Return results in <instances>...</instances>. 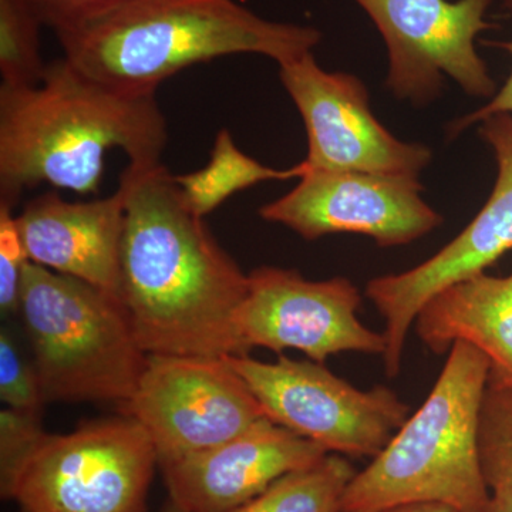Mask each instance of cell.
<instances>
[{
    "instance_id": "cell-6",
    "label": "cell",
    "mask_w": 512,
    "mask_h": 512,
    "mask_svg": "<svg viewBox=\"0 0 512 512\" xmlns=\"http://www.w3.org/2000/svg\"><path fill=\"white\" fill-rule=\"evenodd\" d=\"M158 456L130 416L83 424L40 439L9 500L20 512H146Z\"/></svg>"
},
{
    "instance_id": "cell-3",
    "label": "cell",
    "mask_w": 512,
    "mask_h": 512,
    "mask_svg": "<svg viewBox=\"0 0 512 512\" xmlns=\"http://www.w3.org/2000/svg\"><path fill=\"white\" fill-rule=\"evenodd\" d=\"M312 26L261 18L235 0H127L110 15L59 37L74 67L121 92L156 94L194 64L261 55L279 64L313 52Z\"/></svg>"
},
{
    "instance_id": "cell-26",
    "label": "cell",
    "mask_w": 512,
    "mask_h": 512,
    "mask_svg": "<svg viewBox=\"0 0 512 512\" xmlns=\"http://www.w3.org/2000/svg\"><path fill=\"white\" fill-rule=\"evenodd\" d=\"M380 512H458L456 508L443 503H409L387 508Z\"/></svg>"
},
{
    "instance_id": "cell-5",
    "label": "cell",
    "mask_w": 512,
    "mask_h": 512,
    "mask_svg": "<svg viewBox=\"0 0 512 512\" xmlns=\"http://www.w3.org/2000/svg\"><path fill=\"white\" fill-rule=\"evenodd\" d=\"M18 313L45 403H117L147 363L119 296L29 262Z\"/></svg>"
},
{
    "instance_id": "cell-24",
    "label": "cell",
    "mask_w": 512,
    "mask_h": 512,
    "mask_svg": "<svg viewBox=\"0 0 512 512\" xmlns=\"http://www.w3.org/2000/svg\"><path fill=\"white\" fill-rule=\"evenodd\" d=\"M127 0H32L45 26L55 30L57 39L79 32Z\"/></svg>"
},
{
    "instance_id": "cell-25",
    "label": "cell",
    "mask_w": 512,
    "mask_h": 512,
    "mask_svg": "<svg viewBox=\"0 0 512 512\" xmlns=\"http://www.w3.org/2000/svg\"><path fill=\"white\" fill-rule=\"evenodd\" d=\"M504 5L505 8L512 13V0H504ZM493 46L500 47V49L510 53L512 57V40H508V42H495ZM503 113L512 114V70L508 79L505 80L503 87L497 90V93L491 97L490 101L484 104L483 107H480V109L457 120L456 123L450 127V134L457 136L458 133H461V131L466 130L468 127L474 126V124L480 123L481 120L494 116V114Z\"/></svg>"
},
{
    "instance_id": "cell-19",
    "label": "cell",
    "mask_w": 512,
    "mask_h": 512,
    "mask_svg": "<svg viewBox=\"0 0 512 512\" xmlns=\"http://www.w3.org/2000/svg\"><path fill=\"white\" fill-rule=\"evenodd\" d=\"M481 468L487 512H512V387L488 383L480 419Z\"/></svg>"
},
{
    "instance_id": "cell-23",
    "label": "cell",
    "mask_w": 512,
    "mask_h": 512,
    "mask_svg": "<svg viewBox=\"0 0 512 512\" xmlns=\"http://www.w3.org/2000/svg\"><path fill=\"white\" fill-rule=\"evenodd\" d=\"M29 262L15 208L0 204V311L3 316L18 313L23 274Z\"/></svg>"
},
{
    "instance_id": "cell-27",
    "label": "cell",
    "mask_w": 512,
    "mask_h": 512,
    "mask_svg": "<svg viewBox=\"0 0 512 512\" xmlns=\"http://www.w3.org/2000/svg\"><path fill=\"white\" fill-rule=\"evenodd\" d=\"M163 512H184V511L180 510V508H178L177 505H175L173 503V501L168 500L167 504H165Z\"/></svg>"
},
{
    "instance_id": "cell-15",
    "label": "cell",
    "mask_w": 512,
    "mask_h": 512,
    "mask_svg": "<svg viewBox=\"0 0 512 512\" xmlns=\"http://www.w3.org/2000/svg\"><path fill=\"white\" fill-rule=\"evenodd\" d=\"M16 222L30 262L120 298L124 231L120 188L110 197L84 202L47 192L28 202Z\"/></svg>"
},
{
    "instance_id": "cell-7",
    "label": "cell",
    "mask_w": 512,
    "mask_h": 512,
    "mask_svg": "<svg viewBox=\"0 0 512 512\" xmlns=\"http://www.w3.org/2000/svg\"><path fill=\"white\" fill-rule=\"evenodd\" d=\"M227 359L251 387L266 419L329 453L375 458L410 416V407L393 390L376 386L363 392L311 359Z\"/></svg>"
},
{
    "instance_id": "cell-16",
    "label": "cell",
    "mask_w": 512,
    "mask_h": 512,
    "mask_svg": "<svg viewBox=\"0 0 512 512\" xmlns=\"http://www.w3.org/2000/svg\"><path fill=\"white\" fill-rule=\"evenodd\" d=\"M413 328L434 355L470 343L490 360L488 383L512 387V272H481L447 286L424 303Z\"/></svg>"
},
{
    "instance_id": "cell-8",
    "label": "cell",
    "mask_w": 512,
    "mask_h": 512,
    "mask_svg": "<svg viewBox=\"0 0 512 512\" xmlns=\"http://www.w3.org/2000/svg\"><path fill=\"white\" fill-rule=\"evenodd\" d=\"M123 414L153 441L158 466L234 439L264 419L227 357L148 355Z\"/></svg>"
},
{
    "instance_id": "cell-4",
    "label": "cell",
    "mask_w": 512,
    "mask_h": 512,
    "mask_svg": "<svg viewBox=\"0 0 512 512\" xmlns=\"http://www.w3.org/2000/svg\"><path fill=\"white\" fill-rule=\"evenodd\" d=\"M488 379V357L470 343H454L426 402L350 481L340 512H380L409 503L487 512L480 419Z\"/></svg>"
},
{
    "instance_id": "cell-10",
    "label": "cell",
    "mask_w": 512,
    "mask_h": 512,
    "mask_svg": "<svg viewBox=\"0 0 512 512\" xmlns=\"http://www.w3.org/2000/svg\"><path fill=\"white\" fill-rule=\"evenodd\" d=\"M478 133L493 150L497 177L484 207L453 241L420 265L372 279L366 296L384 319L387 377L399 375L407 336L424 303L447 286L487 271L512 251V114L481 120Z\"/></svg>"
},
{
    "instance_id": "cell-17",
    "label": "cell",
    "mask_w": 512,
    "mask_h": 512,
    "mask_svg": "<svg viewBox=\"0 0 512 512\" xmlns=\"http://www.w3.org/2000/svg\"><path fill=\"white\" fill-rule=\"evenodd\" d=\"M299 164L279 170L268 167L239 150L231 133L222 128L215 137L210 161L194 173L175 175L185 201L198 217L204 218L239 191L266 181L301 177Z\"/></svg>"
},
{
    "instance_id": "cell-18",
    "label": "cell",
    "mask_w": 512,
    "mask_h": 512,
    "mask_svg": "<svg viewBox=\"0 0 512 512\" xmlns=\"http://www.w3.org/2000/svg\"><path fill=\"white\" fill-rule=\"evenodd\" d=\"M356 474L345 457L329 453L318 463L279 478L232 512H340L343 494Z\"/></svg>"
},
{
    "instance_id": "cell-12",
    "label": "cell",
    "mask_w": 512,
    "mask_h": 512,
    "mask_svg": "<svg viewBox=\"0 0 512 512\" xmlns=\"http://www.w3.org/2000/svg\"><path fill=\"white\" fill-rule=\"evenodd\" d=\"M279 79L308 134V170L357 171L419 178L433 154L404 143L376 119L359 77L326 72L313 52L279 64Z\"/></svg>"
},
{
    "instance_id": "cell-1",
    "label": "cell",
    "mask_w": 512,
    "mask_h": 512,
    "mask_svg": "<svg viewBox=\"0 0 512 512\" xmlns=\"http://www.w3.org/2000/svg\"><path fill=\"white\" fill-rule=\"evenodd\" d=\"M124 231L120 299L147 355H249L237 313L248 275L188 207L165 165L120 175Z\"/></svg>"
},
{
    "instance_id": "cell-9",
    "label": "cell",
    "mask_w": 512,
    "mask_h": 512,
    "mask_svg": "<svg viewBox=\"0 0 512 512\" xmlns=\"http://www.w3.org/2000/svg\"><path fill=\"white\" fill-rule=\"evenodd\" d=\"M382 35L389 53L386 86L400 100L430 103L444 77L464 93L493 97L497 87L478 55L477 37L493 28V0H355Z\"/></svg>"
},
{
    "instance_id": "cell-2",
    "label": "cell",
    "mask_w": 512,
    "mask_h": 512,
    "mask_svg": "<svg viewBox=\"0 0 512 512\" xmlns=\"http://www.w3.org/2000/svg\"><path fill=\"white\" fill-rule=\"evenodd\" d=\"M167 143L156 94L121 92L62 57L36 86H0V204L42 184L96 194L111 150L154 164Z\"/></svg>"
},
{
    "instance_id": "cell-11",
    "label": "cell",
    "mask_w": 512,
    "mask_h": 512,
    "mask_svg": "<svg viewBox=\"0 0 512 512\" xmlns=\"http://www.w3.org/2000/svg\"><path fill=\"white\" fill-rule=\"evenodd\" d=\"M359 289L348 278L309 281L293 269L261 266L248 274V292L239 306V335L249 350L276 355L295 349L323 363L340 353L384 356V333L357 318Z\"/></svg>"
},
{
    "instance_id": "cell-13",
    "label": "cell",
    "mask_w": 512,
    "mask_h": 512,
    "mask_svg": "<svg viewBox=\"0 0 512 512\" xmlns=\"http://www.w3.org/2000/svg\"><path fill=\"white\" fill-rule=\"evenodd\" d=\"M284 197L259 210L262 220L308 239L360 234L379 247H402L439 228L443 218L421 197L419 178L308 170Z\"/></svg>"
},
{
    "instance_id": "cell-22",
    "label": "cell",
    "mask_w": 512,
    "mask_h": 512,
    "mask_svg": "<svg viewBox=\"0 0 512 512\" xmlns=\"http://www.w3.org/2000/svg\"><path fill=\"white\" fill-rule=\"evenodd\" d=\"M0 399L9 409L42 413L45 400L35 365L20 353L8 329L0 332Z\"/></svg>"
},
{
    "instance_id": "cell-20",
    "label": "cell",
    "mask_w": 512,
    "mask_h": 512,
    "mask_svg": "<svg viewBox=\"0 0 512 512\" xmlns=\"http://www.w3.org/2000/svg\"><path fill=\"white\" fill-rule=\"evenodd\" d=\"M45 26L32 0H0V74L2 86L33 87L42 82L47 63L40 53Z\"/></svg>"
},
{
    "instance_id": "cell-14",
    "label": "cell",
    "mask_w": 512,
    "mask_h": 512,
    "mask_svg": "<svg viewBox=\"0 0 512 512\" xmlns=\"http://www.w3.org/2000/svg\"><path fill=\"white\" fill-rule=\"evenodd\" d=\"M329 451L274 421L191 456L158 466L168 500L184 512H232L279 478L318 463Z\"/></svg>"
},
{
    "instance_id": "cell-21",
    "label": "cell",
    "mask_w": 512,
    "mask_h": 512,
    "mask_svg": "<svg viewBox=\"0 0 512 512\" xmlns=\"http://www.w3.org/2000/svg\"><path fill=\"white\" fill-rule=\"evenodd\" d=\"M45 434L42 413L9 407L0 412V494L3 500H9L20 468Z\"/></svg>"
}]
</instances>
